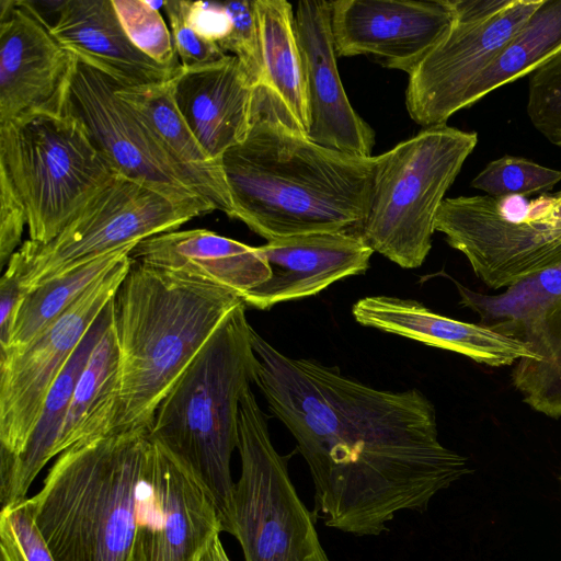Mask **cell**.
<instances>
[{
	"label": "cell",
	"instance_id": "1",
	"mask_svg": "<svg viewBox=\"0 0 561 561\" xmlns=\"http://www.w3.org/2000/svg\"><path fill=\"white\" fill-rule=\"evenodd\" d=\"M255 385L290 432L325 526L377 536L399 511H424L469 472L438 439L436 411L419 389L373 388L337 367L279 352L251 328Z\"/></svg>",
	"mask_w": 561,
	"mask_h": 561
},
{
	"label": "cell",
	"instance_id": "2",
	"mask_svg": "<svg viewBox=\"0 0 561 561\" xmlns=\"http://www.w3.org/2000/svg\"><path fill=\"white\" fill-rule=\"evenodd\" d=\"M234 219L267 241L360 228L376 156L323 147L257 85L247 137L220 158Z\"/></svg>",
	"mask_w": 561,
	"mask_h": 561
},
{
	"label": "cell",
	"instance_id": "3",
	"mask_svg": "<svg viewBox=\"0 0 561 561\" xmlns=\"http://www.w3.org/2000/svg\"><path fill=\"white\" fill-rule=\"evenodd\" d=\"M241 302L224 286L131 259L111 301L122 368L115 432L150 428L161 400Z\"/></svg>",
	"mask_w": 561,
	"mask_h": 561
},
{
	"label": "cell",
	"instance_id": "4",
	"mask_svg": "<svg viewBox=\"0 0 561 561\" xmlns=\"http://www.w3.org/2000/svg\"><path fill=\"white\" fill-rule=\"evenodd\" d=\"M245 307L241 302L225 318L161 400L149 428L150 437L205 486L229 534L240 402L259 366Z\"/></svg>",
	"mask_w": 561,
	"mask_h": 561
},
{
	"label": "cell",
	"instance_id": "5",
	"mask_svg": "<svg viewBox=\"0 0 561 561\" xmlns=\"http://www.w3.org/2000/svg\"><path fill=\"white\" fill-rule=\"evenodd\" d=\"M149 428L113 432L58 455L28 497L57 561H128Z\"/></svg>",
	"mask_w": 561,
	"mask_h": 561
},
{
	"label": "cell",
	"instance_id": "6",
	"mask_svg": "<svg viewBox=\"0 0 561 561\" xmlns=\"http://www.w3.org/2000/svg\"><path fill=\"white\" fill-rule=\"evenodd\" d=\"M0 171L27 217L30 240L54 239L118 173L61 104L0 124Z\"/></svg>",
	"mask_w": 561,
	"mask_h": 561
},
{
	"label": "cell",
	"instance_id": "7",
	"mask_svg": "<svg viewBox=\"0 0 561 561\" xmlns=\"http://www.w3.org/2000/svg\"><path fill=\"white\" fill-rule=\"evenodd\" d=\"M478 135L437 125L376 156L367 215L358 233L403 268L420 267L445 194L474 150Z\"/></svg>",
	"mask_w": 561,
	"mask_h": 561
},
{
	"label": "cell",
	"instance_id": "8",
	"mask_svg": "<svg viewBox=\"0 0 561 561\" xmlns=\"http://www.w3.org/2000/svg\"><path fill=\"white\" fill-rule=\"evenodd\" d=\"M216 210L207 201L180 198L115 175L50 241H25L7 264L25 291L106 253L178 230Z\"/></svg>",
	"mask_w": 561,
	"mask_h": 561
},
{
	"label": "cell",
	"instance_id": "9",
	"mask_svg": "<svg viewBox=\"0 0 561 561\" xmlns=\"http://www.w3.org/2000/svg\"><path fill=\"white\" fill-rule=\"evenodd\" d=\"M237 449L241 472L234 482L230 535L244 561H330L251 388L240 402Z\"/></svg>",
	"mask_w": 561,
	"mask_h": 561
},
{
	"label": "cell",
	"instance_id": "10",
	"mask_svg": "<svg viewBox=\"0 0 561 561\" xmlns=\"http://www.w3.org/2000/svg\"><path fill=\"white\" fill-rule=\"evenodd\" d=\"M435 231L461 252L491 289L561 261V190L531 202L489 195L445 198Z\"/></svg>",
	"mask_w": 561,
	"mask_h": 561
},
{
	"label": "cell",
	"instance_id": "11",
	"mask_svg": "<svg viewBox=\"0 0 561 561\" xmlns=\"http://www.w3.org/2000/svg\"><path fill=\"white\" fill-rule=\"evenodd\" d=\"M543 0H448L453 22L409 75L405 105L423 128L445 125L469 88Z\"/></svg>",
	"mask_w": 561,
	"mask_h": 561
},
{
	"label": "cell",
	"instance_id": "12",
	"mask_svg": "<svg viewBox=\"0 0 561 561\" xmlns=\"http://www.w3.org/2000/svg\"><path fill=\"white\" fill-rule=\"evenodd\" d=\"M460 304L480 324L525 344L531 358L512 371L515 388L535 411L561 416V261L522 278L497 295L474 291L454 280Z\"/></svg>",
	"mask_w": 561,
	"mask_h": 561
},
{
	"label": "cell",
	"instance_id": "13",
	"mask_svg": "<svg viewBox=\"0 0 561 561\" xmlns=\"http://www.w3.org/2000/svg\"><path fill=\"white\" fill-rule=\"evenodd\" d=\"M130 264L129 254L26 347L0 358V458L23 451L53 385L115 296Z\"/></svg>",
	"mask_w": 561,
	"mask_h": 561
},
{
	"label": "cell",
	"instance_id": "14",
	"mask_svg": "<svg viewBox=\"0 0 561 561\" xmlns=\"http://www.w3.org/2000/svg\"><path fill=\"white\" fill-rule=\"evenodd\" d=\"M60 104L81 121L118 174L180 198L205 199L153 126L117 95L105 73L75 57Z\"/></svg>",
	"mask_w": 561,
	"mask_h": 561
},
{
	"label": "cell",
	"instance_id": "15",
	"mask_svg": "<svg viewBox=\"0 0 561 561\" xmlns=\"http://www.w3.org/2000/svg\"><path fill=\"white\" fill-rule=\"evenodd\" d=\"M221 531L205 486L152 439L138 485L128 561H199Z\"/></svg>",
	"mask_w": 561,
	"mask_h": 561
},
{
	"label": "cell",
	"instance_id": "16",
	"mask_svg": "<svg viewBox=\"0 0 561 561\" xmlns=\"http://www.w3.org/2000/svg\"><path fill=\"white\" fill-rule=\"evenodd\" d=\"M453 22L448 0L331 1L337 57L370 55L408 73L444 37Z\"/></svg>",
	"mask_w": 561,
	"mask_h": 561
},
{
	"label": "cell",
	"instance_id": "17",
	"mask_svg": "<svg viewBox=\"0 0 561 561\" xmlns=\"http://www.w3.org/2000/svg\"><path fill=\"white\" fill-rule=\"evenodd\" d=\"M73 62L33 2L0 0V124L59 106Z\"/></svg>",
	"mask_w": 561,
	"mask_h": 561
},
{
	"label": "cell",
	"instance_id": "18",
	"mask_svg": "<svg viewBox=\"0 0 561 561\" xmlns=\"http://www.w3.org/2000/svg\"><path fill=\"white\" fill-rule=\"evenodd\" d=\"M294 24L305 72L307 137L330 149L371 157L375 133L353 108L339 75L331 1L297 2Z\"/></svg>",
	"mask_w": 561,
	"mask_h": 561
},
{
	"label": "cell",
	"instance_id": "19",
	"mask_svg": "<svg viewBox=\"0 0 561 561\" xmlns=\"http://www.w3.org/2000/svg\"><path fill=\"white\" fill-rule=\"evenodd\" d=\"M259 249L272 274L243 302L260 310L314 296L340 279L363 274L374 253L353 230L290 236L267 241Z\"/></svg>",
	"mask_w": 561,
	"mask_h": 561
},
{
	"label": "cell",
	"instance_id": "20",
	"mask_svg": "<svg viewBox=\"0 0 561 561\" xmlns=\"http://www.w3.org/2000/svg\"><path fill=\"white\" fill-rule=\"evenodd\" d=\"M257 85L240 60L224 58L173 78L178 110L206 152L219 160L248 135L255 108Z\"/></svg>",
	"mask_w": 561,
	"mask_h": 561
},
{
	"label": "cell",
	"instance_id": "21",
	"mask_svg": "<svg viewBox=\"0 0 561 561\" xmlns=\"http://www.w3.org/2000/svg\"><path fill=\"white\" fill-rule=\"evenodd\" d=\"M356 322L461 354L491 367L531 358L519 341L504 336L482 324L463 322L430 310L421 302L392 296H367L352 308Z\"/></svg>",
	"mask_w": 561,
	"mask_h": 561
},
{
	"label": "cell",
	"instance_id": "22",
	"mask_svg": "<svg viewBox=\"0 0 561 561\" xmlns=\"http://www.w3.org/2000/svg\"><path fill=\"white\" fill-rule=\"evenodd\" d=\"M51 32L82 62L122 87L158 84L180 70L169 69L140 51L127 37L112 0H65Z\"/></svg>",
	"mask_w": 561,
	"mask_h": 561
},
{
	"label": "cell",
	"instance_id": "23",
	"mask_svg": "<svg viewBox=\"0 0 561 561\" xmlns=\"http://www.w3.org/2000/svg\"><path fill=\"white\" fill-rule=\"evenodd\" d=\"M130 257L184 272L224 286L242 300L271 277L259 247H250L207 229L174 230L137 243Z\"/></svg>",
	"mask_w": 561,
	"mask_h": 561
},
{
	"label": "cell",
	"instance_id": "24",
	"mask_svg": "<svg viewBox=\"0 0 561 561\" xmlns=\"http://www.w3.org/2000/svg\"><path fill=\"white\" fill-rule=\"evenodd\" d=\"M111 301L83 337L53 385L39 420L23 451L11 459L0 458L1 508L24 501L34 479L44 466L54 458V447L78 378L93 346L110 321Z\"/></svg>",
	"mask_w": 561,
	"mask_h": 561
},
{
	"label": "cell",
	"instance_id": "25",
	"mask_svg": "<svg viewBox=\"0 0 561 561\" xmlns=\"http://www.w3.org/2000/svg\"><path fill=\"white\" fill-rule=\"evenodd\" d=\"M122 368L110 321L93 346L76 383L54 447V457L71 446L116 431L121 408Z\"/></svg>",
	"mask_w": 561,
	"mask_h": 561
},
{
	"label": "cell",
	"instance_id": "26",
	"mask_svg": "<svg viewBox=\"0 0 561 561\" xmlns=\"http://www.w3.org/2000/svg\"><path fill=\"white\" fill-rule=\"evenodd\" d=\"M172 81L140 87H122L114 82L117 95L149 121L172 154L194 178L202 196L216 210L234 219L221 162L206 152L184 121L173 99Z\"/></svg>",
	"mask_w": 561,
	"mask_h": 561
},
{
	"label": "cell",
	"instance_id": "27",
	"mask_svg": "<svg viewBox=\"0 0 561 561\" xmlns=\"http://www.w3.org/2000/svg\"><path fill=\"white\" fill-rule=\"evenodd\" d=\"M260 44L261 81L307 135L305 72L294 9L286 0H253Z\"/></svg>",
	"mask_w": 561,
	"mask_h": 561
},
{
	"label": "cell",
	"instance_id": "28",
	"mask_svg": "<svg viewBox=\"0 0 561 561\" xmlns=\"http://www.w3.org/2000/svg\"><path fill=\"white\" fill-rule=\"evenodd\" d=\"M561 50V0H543L469 88L463 108L533 73Z\"/></svg>",
	"mask_w": 561,
	"mask_h": 561
},
{
	"label": "cell",
	"instance_id": "29",
	"mask_svg": "<svg viewBox=\"0 0 561 561\" xmlns=\"http://www.w3.org/2000/svg\"><path fill=\"white\" fill-rule=\"evenodd\" d=\"M136 244L106 253L26 291L10 346L0 358L18 353L43 333L95 282L130 254Z\"/></svg>",
	"mask_w": 561,
	"mask_h": 561
},
{
	"label": "cell",
	"instance_id": "30",
	"mask_svg": "<svg viewBox=\"0 0 561 561\" xmlns=\"http://www.w3.org/2000/svg\"><path fill=\"white\" fill-rule=\"evenodd\" d=\"M561 181V171L533 160L503 156L489 162L471 181V187L492 197H526L547 193Z\"/></svg>",
	"mask_w": 561,
	"mask_h": 561
},
{
	"label": "cell",
	"instance_id": "31",
	"mask_svg": "<svg viewBox=\"0 0 561 561\" xmlns=\"http://www.w3.org/2000/svg\"><path fill=\"white\" fill-rule=\"evenodd\" d=\"M129 41L146 56L172 69L182 68L170 30L160 11L146 0H112Z\"/></svg>",
	"mask_w": 561,
	"mask_h": 561
},
{
	"label": "cell",
	"instance_id": "32",
	"mask_svg": "<svg viewBox=\"0 0 561 561\" xmlns=\"http://www.w3.org/2000/svg\"><path fill=\"white\" fill-rule=\"evenodd\" d=\"M526 112L537 131L561 148V50L531 73Z\"/></svg>",
	"mask_w": 561,
	"mask_h": 561
},
{
	"label": "cell",
	"instance_id": "33",
	"mask_svg": "<svg viewBox=\"0 0 561 561\" xmlns=\"http://www.w3.org/2000/svg\"><path fill=\"white\" fill-rule=\"evenodd\" d=\"M0 561H57L35 523L28 497L1 508Z\"/></svg>",
	"mask_w": 561,
	"mask_h": 561
},
{
	"label": "cell",
	"instance_id": "34",
	"mask_svg": "<svg viewBox=\"0 0 561 561\" xmlns=\"http://www.w3.org/2000/svg\"><path fill=\"white\" fill-rule=\"evenodd\" d=\"M231 21L227 37L219 44L224 53L237 57L253 82L261 81V59L253 0L224 2Z\"/></svg>",
	"mask_w": 561,
	"mask_h": 561
},
{
	"label": "cell",
	"instance_id": "35",
	"mask_svg": "<svg viewBox=\"0 0 561 561\" xmlns=\"http://www.w3.org/2000/svg\"><path fill=\"white\" fill-rule=\"evenodd\" d=\"M163 9L182 68L206 66L227 55L217 44L202 38L191 27L186 19L185 0H167Z\"/></svg>",
	"mask_w": 561,
	"mask_h": 561
},
{
	"label": "cell",
	"instance_id": "36",
	"mask_svg": "<svg viewBox=\"0 0 561 561\" xmlns=\"http://www.w3.org/2000/svg\"><path fill=\"white\" fill-rule=\"evenodd\" d=\"M27 225L26 211L10 180L0 171V266L16 252Z\"/></svg>",
	"mask_w": 561,
	"mask_h": 561
},
{
	"label": "cell",
	"instance_id": "37",
	"mask_svg": "<svg viewBox=\"0 0 561 561\" xmlns=\"http://www.w3.org/2000/svg\"><path fill=\"white\" fill-rule=\"evenodd\" d=\"M185 12L191 27L204 39L219 46L229 34L231 21L224 2L185 0Z\"/></svg>",
	"mask_w": 561,
	"mask_h": 561
},
{
	"label": "cell",
	"instance_id": "38",
	"mask_svg": "<svg viewBox=\"0 0 561 561\" xmlns=\"http://www.w3.org/2000/svg\"><path fill=\"white\" fill-rule=\"evenodd\" d=\"M26 291L18 278L5 271L0 280V353L11 343L16 317Z\"/></svg>",
	"mask_w": 561,
	"mask_h": 561
},
{
	"label": "cell",
	"instance_id": "39",
	"mask_svg": "<svg viewBox=\"0 0 561 561\" xmlns=\"http://www.w3.org/2000/svg\"><path fill=\"white\" fill-rule=\"evenodd\" d=\"M219 535H216L213 538L199 561H230L224 549Z\"/></svg>",
	"mask_w": 561,
	"mask_h": 561
}]
</instances>
